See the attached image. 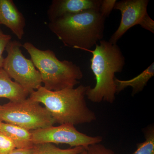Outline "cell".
Segmentation results:
<instances>
[{"label":"cell","mask_w":154,"mask_h":154,"mask_svg":"<svg viewBox=\"0 0 154 154\" xmlns=\"http://www.w3.org/2000/svg\"><path fill=\"white\" fill-rule=\"evenodd\" d=\"M90 88L80 85L76 88L50 91L41 86L29 97L44 105L55 123L75 126L96 119L95 112L88 107L86 101V93Z\"/></svg>","instance_id":"1"},{"label":"cell","mask_w":154,"mask_h":154,"mask_svg":"<svg viewBox=\"0 0 154 154\" xmlns=\"http://www.w3.org/2000/svg\"><path fill=\"white\" fill-rule=\"evenodd\" d=\"M105 19L99 9H91L66 15L48 26L65 46L87 51L103 38Z\"/></svg>","instance_id":"2"},{"label":"cell","mask_w":154,"mask_h":154,"mask_svg":"<svg viewBox=\"0 0 154 154\" xmlns=\"http://www.w3.org/2000/svg\"><path fill=\"white\" fill-rule=\"evenodd\" d=\"M93 56L91 69L95 75L96 85L86 93L88 99L94 103L102 101L112 104L115 101L116 73L120 72L125 65V58L116 44L102 40L94 50H88Z\"/></svg>","instance_id":"3"},{"label":"cell","mask_w":154,"mask_h":154,"mask_svg":"<svg viewBox=\"0 0 154 154\" xmlns=\"http://www.w3.org/2000/svg\"><path fill=\"white\" fill-rule=\"evenodd\" d=\"M22 47L30 54L31 60L41 75L45 89L58 91L75 88L83 78L81 68L70 61L60 60L54 51L42 50L26 42Z\"/></svg>","instance_id":"4"},{"label":"cell","mask_w":154,"mask_h":154,"mask_svg":"<svg viewBox=\"0 0 154 154\" xmlns=\"http://www.w3.org/2000/svg\"><path fill=\"white\" fill-rule=\"evenodd\" d=\"M2 122L31 131L52 126L54 119L45 107L30 98L0 105Z\"/></svg>","instance_id":"5"},{"label":"cell","mask_w":154,"mask_h":154,"mask_svg":"<svg viewBox=\"0 0 154 154\" xmlns=\"http://www.w3.org/2000/svg\"><path fill=\"white\" fill-rule=\"evenodd\" d=\"M19 41L9 42L5 50L2 68L11 79L28 91L30 95L42 86L41 75L31 60L24 56Z\"/></svg>","instance_id":"6"},{"label":"cell","mask_w":154,"mask_h":154,"mask_svg":"<svg viewBox=\"0 0 154 154\" xmlns=\"http://www.w3.org/2000/svg\"><path fill=\"white\" fill-rule=\"evenodd\" d=\"M33 144L45 143L66 144L72 147H82L85 149L93 144L100 143L101 136H90L77 130L74 125H60L31 131Z\"/></svg>","instance_id":"7"},{"label":"cell","mask_w":154,"mask_h":154,"mask_svg":"<svg viewBox=\"0 0 154 154\" xmlns=\"http://www.w3.org/2000/svg\"><path fill=\"white\" fill-rule=\"evenodd\" d=\"M148 0H123L116 2L114 10L121 13V19L119 27L110 37L109 42L113 44L126 33L130 28L136 25H141L148 15L147 8Z\"/></svg>","instance_id":"8"},{"label":"cell","mask_w":154,"mask_h":154,"mask_svg":"<svg viewBox=\"0 0 154 154\" xmlns=\"http://www.w3.org/2000/svg\"><path fill=\"white\" fill-rule=\"evenodd\" d=\"M102 0H54L47 11L50 22L66 15L99 9Z\"/></svg>","instance_id":"9"},{"label":"cell","mask_w":154,"mask_h":154,"mask_svg":"<svg viewBox=\"0 0 154 154\" xmlns=\"http://www.w3.org/2000/svg\"><path fill=\"white\" fill-rule=\"evenodd\" d=\"M0 24L9 28L19 39L23 38L25 19L12 0H0Z\"/></svg>","instance_id":"10"},{"label":"cell","mask_w":154,"mask_h":154,"mask_svg":"<svg viewBox=\"0 0 154 154\" xmlns=\"http://www.w3.org/2000/svg\"><path fill=\"white\" fill-rule=\"evenodd\" d=\"M30 94L18 83L12 81L3 68H0V98L16 102L27 99Z\"/></svg>","instance_id":"11"},{"label":"cell","mask_w":154,"mask_h":154,"mask_svg":"<svg viewBox=\"0 0 154 154\" xmlns=\"http://www.w3.org/2000/svg\"><path fill=\"white\" fill-rule=\"evenodd\" d=\"M0 131L13 141L16 149H32L34 146L30 131L14 125L2 122L0 125Z\"/></svg>","instance_id":"12"},{"label":"cell","mask_w":154,"mask_h":154,"mask_svg":"<svg viewBox=\"0 0 154 154\" xmlns=\"http://www.w3.org/2000/svg\"><path fill=\"white\" fill-rule=\"evenodd\" d=\"M154 75V63H152L141 73L130 80H120L114 78V82L116 89V94L123 91L128 87L132 88L131 96H134L143 91L147 84Z\"/></svg>","instance_id":"13"},{"label":"cell","mask_w":154,"mask_h":154,"mask_svg":"<svg viewBox=\"0 0 154 154\" xmlns=\"http://www.w3.org/2000/svg\"><path fill=\"white\" fill-rule=\"evenodd\" d=\"M85 149L82 147L62 149L52 143H45L34 145L33 154H79Z\"/></svg>","instance_id":"14"},{"label":"cell","mask_w":154,"mask_h":154,"mask_svg":"<svg viewBox=\"0 0 154 154\" xmlns=\"http://www.w3.org/2000/svg\"><path fill=\"white\" fill-rule=\"evenodd\" d=\"M145 140L138 143L137 149L132 154H154V128L149 125L143 130Z\"/></svg>","instance_id":"15"},{"label":"cell","mask_w":154,"mask_h":154,"mask_svg":"<svg viewBox=\"0 0 154 154\" xmlns=\"http://www.w3.org/2000/svg\"><path fill=\"white\" fill-rule=\"evenodd\" d=\"M16 149L13 141L0 131V154H8Z\"/></svg>","instance_id":"16"},{"label":"cell","mask_w":154,"mask_h":154,"mask_svg":"<svg viewBox=\"0 0 154 154\" xmlns=\"http://www.w3.org/2000/svg\"><path fill=\"white\" fill-rule=\"evenodd\" d=\"M85 149L87 154H115L112 150L100 143L91 145Z\"/></svg>","instance_id":"17"},{"label":"cell","mask_w":154,"mask_h":154,"mask_svg":"<svg viewBox=\"0 0 154 154\" xmlns=\"http://www.w3.org/2000/svg\"><path fill=\"white\" fill-rule=\"evenodd\" d=\"M11 35L5 34L0 30V68H2L5 59L3 56V53L5 50L7 45L11 41Z\"/></svg>","instance_id":"18"},{"label":"cell","mask_w":154,"mask_h":154,"mask_svg":"<svg viewBox=\"0 0 154 154\" xmlns=\"http://www.w3.org/2000/svg\"><path fill=\"white\" fill-rule=\"evenodd\" d=\"M116 0H102L99 11L103 17L107 18L114 8Z\"/></svg>","instance_id":"19"},{"label":"cell","mask_w":154,"mask_h":154,"mask_svg":"<svg viewBox=\"0 0 154 154\" xmlns=\"http://www.w3.org/2000/svg\"><path fill=\"white\" fill-rule=\"evenodd\" d=\"M33 147L29 149H16L8 154H33Z\"/></svg>","instance_id":"20"},{"label":"cell","mask_w":154,"mask_h":154,"mask_svg":"<svg viewBox=\"0 0 154 154\" xmlns=\"http://www.w3.org/2000/svg\"><path fill=\"white\" fill-rule=\"evenodd\" d=\"M79 154H87V152H86V149H85L84 151H83L82 152H81V153Z\"/></svg>","instance_id":"21"},{"label":"cell","mask_w":154,"mask_h":154,"mask_svg":"<svg viewBox=\"0 0 154 154\" xmlns=\"http://www.w3.org/2000/svg\"><path fill=\"white\" fill-rule=\"evenodd\" d=\"M2 120H1V119H0V125H1V123H2Z\"/></svg>","instance_id":"22"},{"label":"cell","mask_w":154,"mask_h":154,"mask_svg":"<svg viewBox=\"0 0 154 154\" xmlns=\"http://www.w3.org/2000/svg\"><path fill=\"white\" fill-rule=\"evenodd\" d=\"M0 25H1V24H0Z\"/></svg>","instance_id":"23"}]
</instances>
